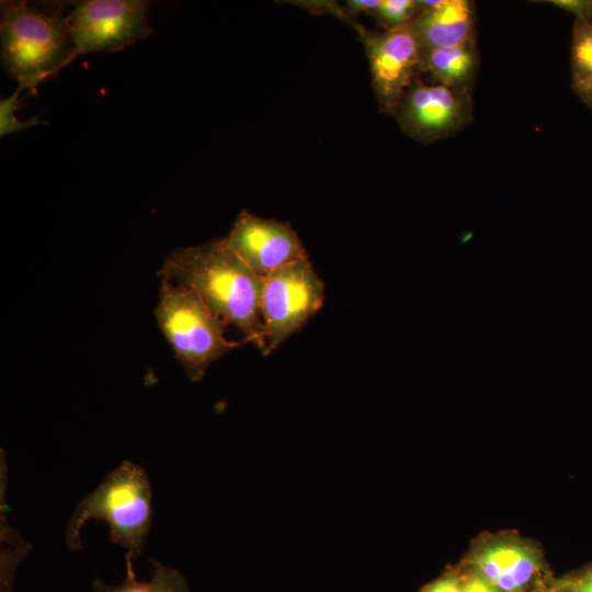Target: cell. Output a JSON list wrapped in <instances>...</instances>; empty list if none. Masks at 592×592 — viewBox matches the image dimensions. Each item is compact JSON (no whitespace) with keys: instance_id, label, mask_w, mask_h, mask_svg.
<instances>
[{"instance_id":"obj_19","label":"cell","mask_w":592,"mask_h":592,"mask_svg":"<svg viewBox=\"0 0 592 592\" xmlns=\"http://www.w3.org/2000/svg\"><path fill=\"white\" fill-rule=\"evenodd\" d=\"M421 592H464V590L453 578H443L425 585Z\"/></svg>"},{"instance_id":"obj_10","label":"cell","mask_w":592,"mask_h":592,"mask_svg":"<svg viewBox=\"0 0 592 592\" xmlns=\"http://www.w3.org/2000/svg\"><path fill=\"white\" fill-rule=\"evenodd\" d=\"M476 4L470 0H417L411 23L421 52L476 41Z\"/></svg>"},{"instance_id":"obj_3","label":"cell","mask_w":592,"mask_h":592,"mask_svg":"<svg viewBox=\"0 0 592 592\" xmlns=\"http://www.w3.org/2000/svg\"><path fill=\"white\" fill-rule=\"evenodd\" d=\"M151 488L144 468L123 460L76 506L66 530V545L83 548L80 531L88 520L104 521L110 542L127 549L134 559L141 555L152 521Z\"/></svg>"},{"instance_id":"obj_2","label":"cell","mask_w":592,"mask_h":592,"mask_svg":"<svg viewBox=\"0 0 592 592\" xmlns=\"http://www.w3.org/2000/svg\"><path fill=\"white\" fill-rule=\"evenodd\" d=\"M1 60L19 88L34 89L75 59L61 4L1 1Z\"/></svg>"},{"instance_id":"obj_21","label":"cell","mask_w":592,"mask_h":592,"mask_svg":"<svg viewBox=\"0 0 592 592\" xmlns=\"http://www.w3.org/2000/svg\"><path fill=\"white\" fill-rule=\"evenodd\" d=\"M464 592H498L496 589L490 587L489 582L480 579L473 578L465 585H463Z\"/></svg>"},{"instance_id":"obj_22","label":"cell","mask_w":592,"mask_h":592,"mask_svg":"<svg viewBox=\"0 0 592 592\" xmlns=\"http://www.w3.org/2000/svg\"><path fill=\"white\" fill-rule=\"evenodd\" d=\"M572 89L582 102L592 110V78Z\"/></svg>"},{"instance_id":"obj_23","label":"cell","mask_w":592,"mask_h":592,"mask_svg":"<svg viewBox=\"0 0 592 592\" xmlns=\"http://www.w3.org/2000/svg\"><path fill=\"white\" fill-rule=\"evenodd\" d=\"M574 588L578 592H592V574H589L584 579L578 581Z\"/></svg>"},{"instance_id":"obj_1","label":"cell","mask_w":592,"mask_h":592,"mask_svg":"<svg viewBox=\"0 0 592 592\" xmlns=\"http://www.w3.org/2000/svg\"><path fill=\"white\" fill-rule=\"evenodd\" d=\"M160 277L194 291L227 325H234L244 342L266 355L261 317L264 278L231 250L225 238L172 251Z\"/></svg>"},{"instance_id":"obj_14","label":"cell","mask_w":592,"mask_h":592,"mask_svg":"<svg viewBox=\"0 0 592 592\" xmlns=\"http://www.w3.org/2000/svg\"><path fill=\"white\" fill-rule=\"evenodd\" d=\"M535 569L536 560L533 554L519 547L510 565L492 584L504 591H513L525 584Z\"/></svg>"},{"instance_id":"obj_4","label":"cell","mask_w":592,"mask_h":592,"mask_svg":"<svg viewBox=\"0 0 592 592\" xmlns=\"http://www.w3.org/2000/svg\"><path fill=\"white\" fill-rule=\"evenodd\" d=\"M155 310L158 326L178 361L193 382H200L210 363L241 344L225 337L227 323L191 288L160 277Z\"/></svg>"},{"instance_id":"obj_18","label":"cell","mask_w":592,"mask_h":592,"mask_svg":"<svg viewBox=\"0 0 592 592\" xmlns=\"http://www.w3.org/2000/svg\"><path fill=\"white\" fill-rule=\"evenodd\" d=\"M547 2L574 15V19H590L592 13V0H546Z\"/></svg>"},{"instance_id":"obj_13","label":"cell","mask_w":592,"mask_h":592,"mask_svg":"<svg viewBox=\"0 0 592 592\" xmlns=\"http://www.w3.org/2000/svg\"><path fill=\"white\" fill-rule=\"evenodd\" d=\"M570 66L572 88L592 78V22L588 19H574Z\"/></svg>"},{"instance_id":"obj_9","label":"cell","mask_w":592,"mask_h":592,"mask_svg":"<svg viewBox=\"0 0 592 592\" xmlns=\"http://www.w3.org/2000/svg\"><path fill=\"white\" fill-rule=\"evenodd\" d=\"M225 239L262 277L287 264L308 260L301 240L289 224L258 217L247 210L238 215Z\"/></svg>"},{"instance_id":"obj_17","label":"cell","mask_w":592,"mask_h":592,"mask_svg":"<svg viewBox=\"0 0 592 592\" xmlns=\"http://www.w3.org/2000/svg\"><path fill=\"white\" fill-rule=\"evenodd\" d=\"M21 90H22L21 88H18V90L10 98L1 100V103H0V110H1L0 111V117H1L0 134L1 136H4L12 132L27 128L29 126L41 124V121L36 118H33L32 121L23 123V122L18 121L13 116V112L16 109L18 96Z\"/></svg>"},{"instance_id":"obj_24","label":"cell","mask_w":592,"mask_h":592,"mask_svg":"<svg viewBox=\"0 0 592 592\" xmlns=\"http://www.w3.org/2000/svg\"><path fill=\"white\" fill-rule=\"evenodd\" d=\"M589 20H590V21L592 22V13H591V16H590V19H589Z\"/></svg>"},{"instance_id":"obj_15","label":"cell","mask_w":592,"mask_h":592,"mask_svg":"<svg viewBox=\"0 0 592 592\" xmlns=\"http://www.w3.org/2000/svg\"><path fill=\"white\" fill-rule=\"evenodd\" d=\"M372 15L384 30L410 25L417 15V0H382Z\"/></svg>"},{"instance_id":"obj_8","label":"cell","mask_w":592,"mask_h":592,"mask_svg":"<svg viewBox=\"0 0 592 592\" xmlns=\"http://www.w3.org/2000/svg\"><path fill=\"white\" fill-rule=\"evenodd\" d=\"M372 86L382 112L394 116L413 79L420 75L421 47L411 24L394 30H361Z\"/></svg>"},{"instance_id":"obj_12","label":"cell","mask_w":592,"mask_h":592,"mask_svg":"<svg viewBox=\"0 0 592 592\" xmlns=\"http://www.w3.org/2000/svg\"><path fill=\"white\" fill-rule=\"evenodd\" d=\"M126 576L119 585H109L99 579L92 584L93 592H190L185 578L175 569L150 559L153 573L149 581L136 579L130 554L126 553Z\"/></svg>"},{"instance_id":"obj_16","label":"cell","mask_w":592,"mask_h":592,"mask_svg":"<svg viewBox=\"0 0 592 592\" xmlns=\"http://www.w3.org/2000/svg\"><path fill=\"white\" fill-rule=\"evenodd\" d=\"M516 546H496L485 551L478 559V568L489 583H493L514 558Z\"/></svg>"},{"instance_id":"obj_7","label":"cell","mask_w":592,"mask_h":592,"mask_svg":"<svg viewBox=\"0 0 592 592\" xmlns=\"http://www.w3.org/2000/svg\"><path fill=\"white\" fill-rule=\"evenodd\" d=\"M394 117L406 135L430 145L455 136L470 124L474 118L473 94L426 83L417 76L401 98Z\"/></svg>"},{"instance_id":"obj_5","label":"cell","mask_w":592,"mask_h":592,"mask_svg":"<svg viewBox=\"0 0 592 592\" xmlns=\"http://www.w3.org/2000/svg\"><path fill=\"white\" fill-rule=\"evenodd\" d=\"M263 278L261 317L270 355L322 307L325 284L309 260L282 266Z\"/></svg>"},{"instance_id":"obj_20","label":"cell","mask_w":592,"mask_h":592,"mask_svg":"<svg viewBox=\"0 0 592 592\" xmlns=\"http://www.w3.org/2000/svg\"><path fill=\"white\" fill-rule=\"evenodd\" d=\"M382 0H349L348 8L352 13L364 12L373 14Z\"/></svg>"},{"instance_id":"obj_6","label":"cell","mask_w":592,"mask_h":592,"mask_svg":"<svg viewBox=\"0 0 592 592\" xmlns=\"http://www.w3.org/2000/svg\"><path fill=\"white\" fill-rule=\"evenodd\" d=\"M150 2L145 0H84L68 11L75 58L88 53H113L152 33Z\"/></svg>"},{"instance_id":"obj_11","label":"cell","mask_w":592,"mask_h":592,"mask_svg":"<svg viewBox=\"0 0 592 592\" xmlns=\"http://www.w3.org/2000/svg\"><path fill=\"white\" fill-rule=\"evenodd\" d=\"M479 65L477 42L473 41L421 52L420 73L429 75L433 83L473 94Z\"/></svg>"}]
</instances>
